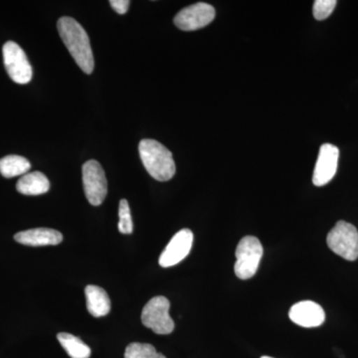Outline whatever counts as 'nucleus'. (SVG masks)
<instances>
[{
  "label": "nucleus",
  "instance_id": "f257e3e1",
  "mask_svg": "<svg viewBox=\"0 0 358 358\" xmlns=\"http://www.w3.org/2000/svg\"><path fill=\"white\" fill-rule=\"evenodd\" d=\"M59 34L77 65L86 74H91L95 67L93 51L88 34L74 18L61 17L57 23Z\"/></svg>",
  "mask_w": 358,
  "mask_h": 358
},
{
  "label": "nucleus",
  "instance_id": "f03ea898",
  "mask_svg": "<svg viewBox=\"0 0 358 358\" xmlns=\"http://www.w3.org/2000/svg\"><path fill=\"white\" fill-rule=\"evenodd\" d=\"M138 152L143 166L150 176L159 181H169L176 174L173 154L169 148L155 140H143Z\"/></svg>",
  "mask_w": 358,
  "mask_h": 358
},
{
  "label": "nucleus",
  "instance_id": "7ed1b4c3",
  "mask_svg": "<svg viewBox=\"0 0 358 358\" xmlns=\"http://www.w3.org/2000/svg\"><path fill=\"white\" fill-rule=\"evenodd\" d=\"M264 254L260 240L254 236L244 237L236 248L235 274L241 280L251 279L256 275Z\"/></svg>",
  "mask_w": 358,
  "mask_h": 358
},
{
  "label": "nucleus",
  "instance_id": "20e7f679",
  "mask_svg": "<svg viewBox=\"0 0 358 358\" xmlns=\"http://www.w3.org/2000/svg\"><path fill=\"white\" fill-rule=\"evenodd\" d=\"M327 243L334 254L345 260L358 258V231L352 224L338 221L327 234Z\"/></svg>",
  "mask_w": 358,
  "mask_h": 358
},
{
  "label": "nucleus",
  "instance_id": "39448f33",
  "mask_svg": "<svg viewBox=\"0 0 358 358\" xmlns=\"http://www.w3.org/2000/svg\"><path fill=\"white\" fill-rule=\"evenodd\" d=\"M171 303L164 296H155L148 301L141 312L143 326L157 334H169L174 329V322L169 315Z\"/></svg>",
  "mask_w": 358,
  "mask_h": 358
},
{
  "label": "nucleus",
  "instance_id": "423d86ee",
  "mask_svg": "<svg viewBox=\"0 0 358 358\" xmlns=\"http://www.w3.org/2000/svg\"><path fill=\"white\" fill-rule=\"evenodd\" d=\"M2 52L4 66L13 81L21 85L29 83L32 79V67L20 45L13 41L6 42Z\"/></svg>",
  "mask_w": 358,
  "mask_h": 358
},
{
  "label": "nucleus",
  "instance_id": "0eeeda50",
  "mask_svg": "<svg viewBox=\"0 0 358 358\" xmlns=\"http://www.w3.org/2000/svg\"><path fill=\"white\" fill-rule=\"evenodd\" d=\"M87 199L94 206L103 203L108 193V182L103 167L96 160H89L82 167Z\"/></svg>",
  "mask_w": 358,
  "mask_h": 358
},
{
  "label": "nucleus",
  "instance_id": "6e6552de",
  "mask_svg": "<svg viewBox=\"0 0 358 358\" xmlns=\"http://www.w3.org/2000/svg\"><path fill=\"white\" fill-rule=\"evenodd\" d=\"M215 15L213 6L199 2L179 11L174 17V24L183 31H194L210 24Z\"/></svg>",
  "mask_w": 358,
  "mask_h": 358
},
{
  "label": "nucleus",
  "instance_id": "1a4fd4ad",
  "mask_svg": "<svg viewBox=\"0 0 358 358\" xmlns=\"http://www.w3.org/2000/svg\"><path fill=\"white\" fill-rule=\"evenodd\" d=\"M193 233L189 229H182L176 233L159 257L162 268L173 267L185 260L192 248Z\"/></svg>",
  "mask_w": 358,
  "mask_h": 358
},
{
  "label": "nucleus",
  "instance_id": "9d476101",
  "mask_svg": "<svg viewBox=\"0 0 358 358\" xmlns=\"http://www.w3.org/2000/svg\"><path fill=\"white\" fill-rule=\"evenodd\" d=\"M339 150L336 145L324 143L320 148L319 157L313 171V182L315 186L327 185L338 171Z\"/></svg>",
  "mask_w": 358,
  "mask_h": 358
},
{
  "label": "nucleus",
  "instance_id": "9b49d317",
  "mask_svg": "<svg viewBox=\"0 0 358 358\" xmlns=\"http://www.w3.org/2000/svg\"><path fill=\"white\" fill-rule=\"evenodd\" d=\"M294 324L303 327L322 326L326 320V313L319 303L312 301H303L294 303L289 313Z\"/></svg>",
  "mask_w": 358,
  "mask_h": 358
},
{
  "label": "nucleus",
  "instance_id": "f8f14e48",
  "mask_svg": "<svg viewBox=\"0 0 358 358\" xmlns=\"http://www.w3.org/2000/svg\"><path fill=\"white\" fill-rule=\"evenodd\" d=\"M14 239L25 246H55L63 241V235L59 231L50 228H35L17 233Z\"/></svg>",
  "mask_w": 358,
  "mask_h": 358
},
{
  "label": "nucleus",
  "instance_id": "ddd939ff",
  "mask_svg": "<svg viewBox=\"0 0 358 358\" xmlns=\"http://www.w3.org/2000/svg\"><path fill=\"white\" fill-rule=\"evenodd\" d=\"M87 308L93 317H105L110 310V300L105 289L90 285L85 289Z\"/></svg>",
  "mask_w": 358,
  "mask_h": 358
},
{
  "label": "nucleus",
  "instance_id": "4468645a",
  "mask_svg": "<svg viewBox=\"0 0 358 358\" xmlns=\"http://www.w3.org/2000/svg\"><path fill=\"white\" fill-rule=\"evenodd\" d=\"M17 192L23 195H41L50 189L48 178L40 171L26 173L16 185Z\"/></svg>",
  "mask_w": 358,
  "mask_h": 358
},
{
  "label": "nucleus",
  "instance_id": "2eb2a0df",
  "mask_svg": "<svg viewBox=\"0 0 358 358\" xmlns=\"http://www.w3.org/2000/svg\"><path fill=\"white\" fill-rule=\"evenodd\" d=\"M31 169L29 160L20 155H7L0 159V173L6 178L24 176Z\"/></svg>",
  "mask_w": 358,
  "mask_h": 358
},
{
  "label": "nucleus",
  "instance_id": "dca6fc26",
  "mask_svg": "<svg viewBox=\"0 0 358 358\" xmlns=\"http://www.w3.org/2000/svg\"><path fill=\"white\" fill-rule=\"evenodd\" d=\"M60 345L71 358H90L91 348L77 336L73 334L61 333L57 336Z\"/></svg>",
  "mask_w": 358,
  "mask_h": 358
},
{
  "label": "nucleus",
  "instance_id": "f3484780",
  "mask_svg": "<svg viewBox=\"0 0 358 358\" xmlns=\"http://www.w3.org/2000/svg\"><path fill=\"white\" fill-rule=\"evenodd\" d=\"M124 358H166L148 343H133L127 346Z\"/></svg>",
  "mask_w": 358,
  "mask_h": 358
},
{
  "label": "nucleus",
  "instance_id": "a211bd4d",
  "mask_svg": "<svg viewBox=\"0 0 358 358\" xmlns=\"http://www.w3.org/2000/svg\"><path fill=\"white\" fill-rule=\"evenodd\" d=\"M119 217L120 222L117 224V228L120 232L122 234H131L134 230V225L128 200L122 199L120 202Z\"/></svg>",
  "mask_w": 358,
  "mask_h": 358
},
{
  "label": "nucleus",
  "instance_id": "6ab92c4d",
  "mask_svg": "<svg viewBox=\"0 0 358 358\" xmlns=\"http://www.w3.org/2000/svg\"><path fill=\"white\" fill-rule=\"evenodd\" d=\"M338 2L336 0H317L313 3V13L317 20H324L331 16Z\"/></svg>",
  "mask_w": 358,
  "mask_h": 358
},
{
  "label": "nucleus",
  "instance_id": "aec40b11",
  "mask_svg": "<svg viewBox=\"0 0 358 358\" xmlns=\"http://www.w3.org/2000/svg\"><path fill=\"white\" fill-rule=\"evenodd\" d=\"M110 4L115 13L124 14L128 13L131 1H129V0H112V1H110Z\"/></svg>",
  "mask_w": 358,
  "mask_h": 358
},
{
  "label": "nucleus",
  "instance_id": "412c9836",
  "mask_svg": "<svg viewBox=\"0 0 358 358\" xmlns=\"http://www.w3.org/2000/svg\"><path fill=\"white\" fill-rule=\"evenodd\" d=\"M261 358H273V357H262Z\"/></svg>",
  "mask_w": 358,
  "mask_h": 358
}]
</instances>
